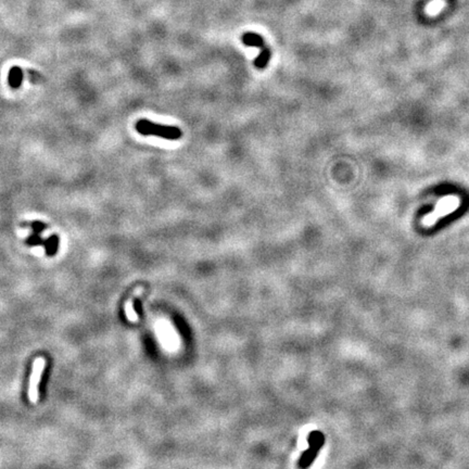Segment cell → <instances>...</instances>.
<instances>
[{
  "instance_id": "9c48e42d",
  "label": "cell",
  "mask_w": 469,
  "mask_h": 469,
  "mask_svg": "<svg viewBox=\"0 0 469 469\" xmlns=\"http://www.w3.org/2000/svg\"><path fill=\"white\" fill-rule=\"evenodd\" d=\"M30 225H31L30 227H32V229L34 230L35 234H41L46 228H47V225L42 222H33L30 224Z\"/></svg>"
},
{
  "instance_id": "8992f818",
  "label": "cell",
  "mask_w": 469,
  "mask_h": 469,
  "mask_svg": "<svg viewBox=\"0 0 469 469\" xmlns=\"http://www.w3.org/2000/svg\"><path fill=\"white\" fill-rule=\"evenodd\" d=\"M270 56H272V52H270L269 48L267 47H263L261 48L260 55L257 56V58L254 60V67L259 70H263L267 67V64L269 62Z\"/></svg>"
},
{
  "instance_id": "7a4b0ae2",
  "label": "cell",
  "mask_w": 469,
  "mask_h": 469,
  "mask_svg": "<svg viewBox=\"0 0 469 469\" xmlns=\"http://www.w3.org/2000/svg\"><path fill=\"white\" fill-rule=\"evenodd\" d=\"M460 206V199L458 196L455 195H450V196H445L438 201L437 206H435L434 210L430 214L426 215L424 219H422V225L430 227L433 224L437 223L442 217H444L448 215L450 213L456 211L457 208Z\"/></svg>"
},
{
  "instance_id": "ba28073f",
  "label": "cell",
  "mask_w": 469,
  "mask_h": 469,
  "mask_svg": "<svg viewBox=\"0 0 469 469\" xmlns=\"http://www.w3.org/2000/svg\"><path fill=\"white\" fill-rule=\"evenodd\" d=\"M26 242H28V244H30V246H44L45 240L42 239L41 236H39V234L33 233L30 236L29 239L26 240Z\"/></svg>"
},
{
  "instance_id": "5b68a950",
  "label": "cell",
  "mask_w": 469,
  "mask_h": 469,
  "mask_svg": "<svg viewBox=\"0 0 469 469\" xmlns=\"http://www.w3.org/2000/svg\"><path fill=\"white\" fill-rule=\"evenodd\" d=\"M23 81V71L19 67H12L8 74V83L10 87L13 89H18L21 87Z\"/></svg>"
},
{
  "instance_id": "277c9868",
  "label": "cell",
  "mask_w": 469,
  "mask_h": 469,
  "mask_svg": "<svg viewBox=\"0 0 469 469\" xmlns=\"http://www.w3.org/2000/svg\"><path fill=\"white\" fill-rule=\"evenodd\" d=\"M242 43L248 46V47H256V48H263L265 47V43L261 35L256 34V33H246L241 37Z\"/></svg>"
},
{
  "instance_id": "3957f363",
  "label": "cell",
  "mask_w": 469,
  "mask_h": 469,
  "mask_svg": "<svg viewBox=\"0 0 469 469\" xmlns=\"http://www.w3.org/2000/svg\"><path fill=\"white\" fill-rule=\"evenodd\" d=\"M45 364H46L45 359L38 358L34 361V365H33L30 388H29L30 400L33 403H36L38 401V386H39V381H41L43 371L45 368Z\"/></svg>"
},
{
  "instance_id": "52a82bcc",
  "label": "cell",
  "mask_w": 469,
  "mask_h": 469,
  "mask_svg": "<svg viewBox=\"0 0 469 469\" xmlns=\"http://www.w3.org/2000/svg\"><path fill=\"white\" fill-rule=\"evenodd\" d=\"M44 246L46 247V251H47L49 256L55 255L59 247V237L57 235H52L47 240H45Z\"/></svg>"
},
{
  "instance_id": "6da1fadb",
  "label": "cell",
  "mask_w": 469,
  "mask_h": 469,
  "mask_svg": "<svg viewBox=\"0 0 469 469\" xmlns=\"http://www.w3.org/2000/svg\"><path fill=\"white\" fill-rule=\"evenodd\" d=\"M136 130L142 136H157L168 140H178L183 136L181 128L169 125L157 124L152 121L141 118L135 124Z\"/></svg>"
}]
</instances>
